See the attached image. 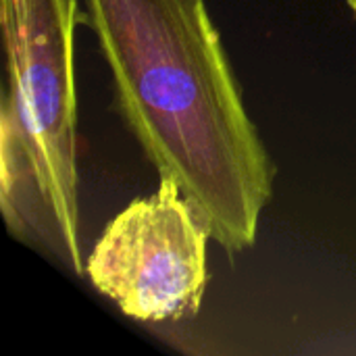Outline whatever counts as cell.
<instances>
[{"label":"cell","mask_w":356,"mask_h":356,"mask_svg":"<svg viewBox=\"0 0 356 356\" xmlns=\"http://www.w3.org/2000/svg\"><path fill=\"white\" fill-rule=\"evenodd\" d=\"M79 0H0V207L13 238L86 275L77 169Z\"/></svg>","instance_id":"2"},{"label":"cell","mask_w":356,"mask_h":356,"mask_svg":"<svg viewBox=\"0 0 356 356\" xmlns=\"http://www.w3.org/2000/svg\"><path fill=\"white\" fill-rule=\"evenodd\" d=\"M213 227L204 211L171 175L113 217L90 254L86 275L125 317L140 323L194 319L204 300L207 246Z\"/></svg>","instance_id":"3"},{"label":"cell","mask_w":356,"mask_h":356,"mask_svg":"<svg viewBox=\"0 0 356 356\" xmlns=\"http://www.w3.org/2000/svg\"><path fill=\"white\" fill-rule=\"evenodd\" d=\"M115 106L159 175L209 217L213 240L254 246L275 165L207 0H81Z\"/></svg>","instance_id":"1"}]
</instances>
